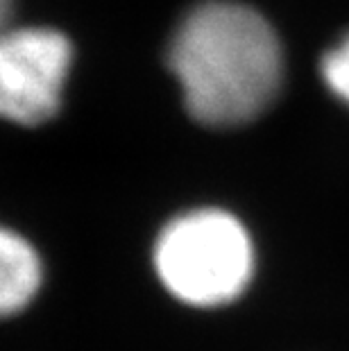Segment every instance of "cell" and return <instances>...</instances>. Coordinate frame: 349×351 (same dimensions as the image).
I'll return each instance as SVG.
<instances>
[{
    "label": "cell",
    "mask_w": 349,
    "mask_h": 351,
    "mask_svg": "<svg viewBox=\"0 0 349 351\" xmlns=\"http://www.w3.org/2000/svg\"><path fill=\"white\" fill-rule=\"evenodd\" d=\"M168 69L197 123L239 127L272 107L286 66L277 32L256 10L232 0H206L177 25Z\"/></svg>",
    "instance_id": "6da1fadb"
},
{
    "label": "cell",
    "mask_w": 349,
    "mask_h": 351,
    "mask_svg": "<svg viewBox=\"0 0 349 351\" xmlns=\"http://www.w3.org/2000/svg\"><path fill=\"white\" fill-rule=\"evenodd\" d=\"M154 267L175 300L213 308L239 300L254 274V245L232 213L200 208L175 218L154 245Z\"/></svg>",
    "instance_id": "7a4b0ae2"
},
{
    "label": "cell",
    "mask_w": 349,
    "mask_h": 351,
    "mask_svg": "<svg viewBox=\"0 0 349 351\" xmlns=\"http://www.w3.org/2000/svg\"><path fill=\"white\" fill-rule=\"evenodd\" d=\"M69 39L48 27H5L0 32V118L41 125L62 107L71 69Z\"/></svg>",
    "instance_id": "3957f363"
},
{
    "label": "cell",
    "mask_w": 349,
    "mask_h": 351,
    "mask_svg": "<svg viewBox=\"0 0 349 351\" xmlns=\"http://www.w3.org/2000/svg\"><path fill=\"white\" fill-rule=\"evenodd\" d=\"M43 279L39 254L23 236L0 227V317L16 315L34 300Z\"/></svg>",
    "instance_id": "277c9868"
},
{
    "label": "cell",
    "mask_w": 349,
    "mask_h": 351,
    "mask_svg": "<svg viewBox=\"0 0 349 351\" xmlns=\"http://www.w3.org/2000/svg\"><path fill=\"white\" fill-rule=\"evenodd\" d=\"M320 75L326 88L349 107V32L322 55Z\"/></svg>",
    "instance_id": "5b68a950"
},
{
    "label": "cell",
    "mask_w": 349,
    "mask_h": 351,
    "mask_svg": "<svg viewBox=\"0 0 349 351\" xmlns=\"http://www.w3.org/2000/svg\"><path fill=\"white\" fill-rule=\"evenodd\" d=\"M10 14H12V0H0V32L10 23Z\"/></svg>",
    "instance_id": "8992f818"
}]
</instances>
